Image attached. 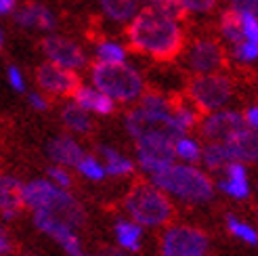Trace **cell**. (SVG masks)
<instances>
[{
  "label": "cell",
  "instance_id": "1",
  "mask_svg": "<svg viewBox=\"0 0 258 256\" xmlns=\"http://www.w3.org/2000/svg\"><path fill=\"white\" fill-rule=\"evenodd\" d=\"M124 28L128 48L153 61L176 59L187 42L183 17L164 15L151 9H141Z\"/></svg>",
  "mask_w": 258,
  "mask_h": 256
},
{
  "label": "cell",
  "instance_id": "2",
  "mask_svg": "<svg viewBox=\"0 0 258 256\" xmlns=\"http://www.w3.org/2000/svg\"><path fill=\"white\" fill-rule=\"evenodd\" d=\"M149 183L185 204H206L214 198V183L193 164H168L149 174Z\"/></svg>",
  "mask_w": 258,
  "mask_h": 256
},
{
  "label": "cell",
  "instance_id": "3",
  "mask_svg": "<svg viewBox=\"0 0 258 256\" xmlns=\"http://www.w3.org/2000/svg\"><path fill=\"white\" fill-rule=\"evenodd\" d=\"M90 84L105 93L115 103H137L145 93V78L133 63H93Z\"/></svg>",
  "mask_w": 258,
  "mask_h": 256
},
{
  "label": "cell",
  "instance_id": "4",
  "mask_svg": "<svg viewBox=\"0 0 258 256\" xmlns=\"http://www.w3.org/2000/svg\"><path fill=\"white\" fill-rule=\"evenodd\" d=\"M21 202L30 210H46L50 214L59 216V219H63L74 229L82 227L86 221V214L78 204V200L70 191L53 185L46 178H36V181H30L28 185H23Z\"/></svg>",
  "mask_w": 258,
  "mask_h": 256
},
{
  "label": "cell",
  "instance_id": "5",
  "mask_svg": "<svg viewBox=\"0 0 258 256\" xmlns=\"http://www.w3.org/2000/svg\"><path fill=\"white\" fill-rule=\"evenodd\" d=\"M128 216L141 227H162L172 219V204L151 183H139L124 200Z\"/></svg>",
  "mask_w": 258,
  "mask_h": 256
},
{
  "label": "cell",
  "instance_id": "6",
  "mask_svg": "<svg viewBox=\"0 0 258 256\" xmlns=\"http://www.w3.org/2000/svg\"><path fill=\"white\" fill-rule=\"evenodd\" d=\"M233 80L227 74H223V70L212 74H198L187 84V99L200 113L229 107V103L233 101Z\"/></svg>",
  "mask_w": 258,
  "mask_h": 256
},
{
  "label": "cell",
  "instance_id": "7",
  "mask_svg": "<svg viewBox=\"0 0 258 256\" xmlns=\"http://www.w3.org/2000/svg\"><path fill=\"white\" fill-rule=\"evenodd\" d=\"M178 57H183V68L189 74L198 76L221 72L227 63V50L214 36H196L185 42Z\"/></svg>",
  "mask_w": 258,
  "mask_h": 256
},
{
  "label": "cell",
  "instance_id": "8",
  "mask_svg": "<svg viewBox=\"0 0 258 256\" xmlns=\"http://www.w3.org/2000/svg\"><path fill=\"white\" fill-rule=\"evenodd\" d=\"M42 53L46 61L55 63L59 68H66L72 72H82L88 66V55L84 46L70 36H63L57 32H50L42 38Z\"/></svg>",
  "mask_w": 258,
  "mask_h": 256
},
{
  "label": "cell",
  "instance_id": "9",
  "mask_svg": "<svg viewBox=\"0 0 258 256\" xmlns=\"http://www.w3.org/2000/svg\"><path fill=\"white\" fill-rule=\"evenodd\" d=\"M135 151H137V162L141 170L147 174H153L168 164L174 162V149H172V139L160 133H149L141 135L135 139Z\"/></svg>",
  "mask_w": 258,
  "mask_h": 256
},
{
  "label": "cell",
  "instance_id": "10",
  "mask_svg": "<svg viewBox=\"0 0 258 256\" xmlns=\"http://www.w3.org/2000/svg\"><path fill=\"white\" fill-rule=\"evenodd\" d=\"M208 250V237L200 229L176 225L162 235V256H204Z\"/></svg>",
  "mask_w": 258,
  "mask_h": 256
},
{
  "label": "cell",
  "instance_id": "11",
  "mask_svg": "<svg viewBox=\"0 0 258 256\" xmlns=\"http://www.w3.org/2000/svg\"><path fill=\"white\" fill-rule=\"evenodd\" d=\"M11 17L17 28L25 32L50 34V32H57V25H59L57 11L53 7H48L46 3H42V0H25V3L17 5Z\"/></svg>",
  "mask_w": 258,
  "mask_h": 256
},
{
  "label": "cell",
  "instance_id": "12",
  "mask_svg": "<svg viewBox=\"0 0 258 256\" xmlns=\"http://www.w3.org/2000/svg\"><path fill=\"white\" fill-rule=\"evenodd\" d=\"M36 82L38 88L50 97H72V93L76 91V86L80 84L78 74L59 68L55 63L44 61L42 66H38L36 70Z\"/></svg>",
  "mask_w": 258,
  "mask_h": 256
},
{
  "label": "cell",
  "instance_id": "13",
  "mask_svg": "<svg viewBox=\"0 0 258 256\" xmlns=\"http://www.w3.org/2000/svg\"><path fill=\"white\" fill-rule=\"evenodd\" d=\"M198 124H200V133L208 141H227L229 137L239 133L241 128H246L241 111L229 109V107L208 111L204 120H200Z\"/></svg>",
  "mask_w": 258,
  "mask_h": 256
},
{
  "label": "cell",
  "instance_id": "14",
  "mask_svg": "<svg viewBox=\"0 0 258 256\" xmlns=\"http://www.w3.org/2000/svg\"><path fill=\"white\" fill-rule=\"evenodd\" d=\"M32 212H34L32 219H34L36 229H40L42 233L53 237L68 254L80 252V239H78V235H76L72 225H68L63 219H59V216L50 214L46 210H32Z\"/></svg>",
  "mask_w": 258,
  "mask_h": 256
},
{
  "label": "cell",
  "instance_id": "15",
  "mask_svg": "<svg viewBox=\"0 0 258 256\" xmlns=\"http://www.w3.org/2000/svg\"><path fill=\"white\" fill-rule=\"evenodd\" d=\"M72 101L78 103L82 109H86L88 113H95V116H111L115 111V105H118L113 99H109L105 93H101L93 84H78L76 91L72 93Z\"/></svg>",
  "mask_w": 258,
  "mask_h": 256
},
{
  "label": "cell",
  "instance_id": "16",
  "mask_svg": "<svg viewBox=\"0 0 258 256\" xmlns=\"http://www.w3.org/2000/svg\"><path fill=\"white\" fill-rule=\"evenodd\" d=\"M95 5L101 19L115 28H124L143 9L141 0H95Z\"/></svg>",
  "mask_w": 258,
  "mask_h": 256
},
{
  "label": "cell",
  "instance_id": "17",
  "mask_svg": "<svg viewBox=\"0 0 258 256\" xmlns=\"http://www.w3.org/2000/svg\"><path fill=\"white\" fill-rule=\"evenodd\" d=\"M216 187L233 200L250 198V178L248 168L243 162H227L225 164V178L216 183Z\"/></svg>",
  "mask_w": 258,
  "mask_h": 256
},
{
  "label": "cell",
  "instance_id": "18",
  "mask_svg": "<svg viewBox=\"0 0 258 256\" xmlns=\"http://www.w3.org/2000/svg\"><path fill=\"white\" fill-rule=\"evenodd\" d=\"M231 162H243V164H254L258 158V139H256V131L252 128H241L239 133H235L233 137H229L227 141H223Z\"/></svg>",
  "mask_w": 258,
  "mask_h": 256
},
{
  "label": "cell",
  "instance_id": "19",
  "mask_svg": "<svg viewBox=\"0 0 258 256\" xmlns=\"http://www.w3.org/2000/svg\"><path fill=\"white\" fill-rule=\"evenodd\" d=\"M46 151H48V158L50 160H53L55 164H59V166H66V168H70V166H76V164L80 162V158L84 156L82 145L74 137H70V135H63V137L53 139L48 143Z\"/></svg>",
  "mask_w": 258,
  "mask_h": 256
},
{
  "label": "cell",
  "instance_id": "20",
  "mask_svg": "<svg viewBox=\"0 0 258 256\" xmlns=\"http://www.w3.org/2000/svg\"><path fill=\"white\" fill-rule=\"evenodd\" d=\"M21 183L19 178L3 174L0 176V212L5 221H13L19 214V208L23 206L21 202Z\"/></svg>",
  "mask_w": 258,
  "mask_h": 256
},
{
  "label": "cell",
  "instance_id": "21",
  "mask_svg": "<svg viewBox=\"0 0 258 256\" xmlns=\"http://www.w3.org/2000/svg\"><path fill=\"white\" fill-rule=\"evenodd\" d=\"M131 48L120 38H111V36H103L93 44V57L97 63H122L128 61Z\"/></svg>",
  "mask_w": 258,
  "mask_h": 256
},
{
  "label": "cell",
  "instance_id": "22",
  "mask_svg": "<svg viewBox=\"0 0 258 256\" xmlns=\"http://www.w3.org/2000/svg\"><path fill=\"white\" fill-rule=\"evenodd\" d=\"M61 120L70 133L88 135L93 131V113H88L78 103H74V101H70V103L61 107Z\"/></svg>",
  "mask_w": 258,
  "mask_h": 256
},
{
  "label": "cell",
  "instance_id": "23",
  "mask_svg": "<svg viewBox=\"0 0 258 256\" xmlns=\"http://www.w3.org/2000/svg\"><path fill=\"white\" fill-rule=\"evenodd\" d=\"M113 233H115V241L118 246L126 252H137L141 250V244H143V227L137 225L133 219H120L115 221L113 227Z\"/></svg>",
  "mask_w": 258,
  "mask_h": 256
},
{
  "label": "cell",
  "instance_id": "24",
  "mask_svg": "<svg viewBox=\"0 0 258 256\" xmlns=\"http://www.w3.org/2000/svg\"><path fill=\"white\" fill-rule=\"evenodd\" d=\"M99 153L103 158H105V164H103V168H105V174L107 176H126L135 170V164L131 158L122 156L120 151H115L113 147H107V145H101L99 147Z\"/></svg>",
  "mask_w": 258,
  "mask_h": 256
},
{
  "label": "cell",
  "instance_id": "25",
  "mask_svg": "<svg viewBox=\"0 0 258 256\" xmlns=\"http://www.w3.org/2000/svg\"><path fill=\"white\" fill-rule=\"evenodd\" d=\"M216 30H218V40L229 44V46L235 44L237 40H241V30H239L237 13L231 11V9H225L221 15H218Z\"/></svg>",
  "mask_w": 258,
  "mask_h": 256
},
{
  "label": "cell",
  "instance_id": "26",
  "mask_svg": "<svg viewBox=\"0 0 258 256\" xmlns=\"http://www.w3.org/2000/svg\"><path fill=\"white\" fill-rule=\"evenodd\" d=\"M172 149H174V158L183 160L185 164H196L200 162L202 156V145L196 137H191L189 133L180 135L172 141Z\"/></svg>",
  "mask_w": 258,
  "mask_h": 256
},
{
  "label": "cell",
  "instance_id": "27",
  "mask_svg": "<svg viewBox=\"0 0 258 256\" xmlns=\"http://www.w3.org/2000/svg\"><path fill=\"white\" fill-rule=\"evenodd\" d=\"M200 160L204 162V166L208 170H221V168H225L227 162H231L229 151L223 141H210V143L202 149Z\"/></svg>",
  "mask_w": 258,
  "mask_h": 256
},
{
  "label": "cell",
  "instance_id": "28",
  "mask_svg": "<svg viewBox=\"0 0 258 256\" xmlns=\"http://www.w3.org/2000/svg\"><path fill=\"white\" fill-rule=\"evenodd\" d=\"M227 57L233 59L237 66H254L258 59V40H246V38H241V40L229 46Z\"/></svg>",
  "mask_w": 258,
  "mask_h": 256
},
{
  "label": "cell",
  "instance_id": "29",
  "mask_svg": "<svg viewBox=\"0 0 258 256\" xmlns=\"http://www.w3.org/2000/svg\"><path fill=\"white\" fill-rule=\"evenodd\" d=\"M183 17H208L218 9L221 0H176Z\"/></svg>",
  "mask_w": 258,
  "mask_h": 256
},
{
  "label": "cell",
  "instance_id": "30",
  "mask_svg": "<svg viewBox=\"0 0 258 256\" xmlns=\"http://www.w3.org/2000/svg\"><path fill=\"white\" fill-rule=\"evenodd\" d=\"M76 168H78V172L84 178H88V181H103V178L107 176L103 164L95 156H88V153H84V156L80 158V162L76 164Z\"/></svg>",
  "mask_w": 258,
  "mask_h": 256
},
{
  "label": "cell",
  "instance_id": "31",
  "mask_svg": "<svg viewBox=\"0 0 258 256\" xmlns=\"http://www.w3.org/2000/svg\"><path fill=\"white\" fill-rule=\"evenodd\" d=\"M227 227H229L231 233H233L235 237H239L241 241H246V244H250V246H256L258 244L256 229L252 225H248L246 221L237 219V216H229V219H227Z\"/></svg>",
  "mask_w": 258,
  "mask_h": 256
},
{
  "label": "cell",
  "instance_id": "32",
  "mask_svg": "<svg viewBox=\"0 0 258 256\" xmlns=\"http://www.w3.org/2000/svg\"><path fill=\"white\" fill-rule=\"evenodd\" d=\"M239 19L241 38L246 40H258V15L256 11H235Z\"/></svg>",
  "mask_w": 258,
  "mask_h": 256
},
{
  "label": "cell",
  "instance_id": "33",
  "mask_svg": "<svg viewBox=\"0 0 258 256\" xmlns=\"http://www.w3.org/2000/svg\"><path fill=\"white\" fill-rule=\"evenodd\" d=\"M141 5H143V9L158 11V13H164V15L183 17V13H180V7H178L176 0H141Z\"/></svg>",
  "mask_w": 258,
  "mask_h": 256
},
{
  "label": "cell",
  "instance_id": "34",
  "mask_svg": "<svg viewBox=\"0 0 258 256\" xmlns=\"http://www.w3.org/2000/svg\"><path fill=\"white\" fill-rule=\"evenodd\" d=\"M48 176H50L48 181L53 183V185H57V187H61V189H70L72 187V176L66 170V166H59V164L50 166V168H48Z\"/></svg>",
  "mask_w": 258,
  "mask_h": 256
},
{
  "label": "cell",
  "instance_id": "35",
  "mask_svg": "<svg viewBox=\"0 0 258 256\" xmlns=\"http://www.w3.org/2000/svg\"><path fill=\"white\" fill-rule=\"evenodd\" d=\"M7 82L15 93H25L28 91V82H25V76L17 66H9L7 68Z\"/></svg>",
  "mask_w": 258,
  "mask_h": 256
},
{
  "label": "cell",
  "instance_id": "36",
  "mask_svg": "<svg viewBox=\"0 0 258 256\" xmlns=\"http://www.w3.org/2000/svg\"><path fill=\"white\" fill-rule=\"evenodd\" d=\"M28 103L36 109V111H46L48 109V97L42 91H34L28 95Z\"/></svg>",
  "mask_w": 258,
  "mask_h": 256
},
{
  "label": "cell",
  "instance_id": "37",
  "mask_svg": "<svg viewBox=\"0 0 258 256\" xmlns=\"http://www.w3.org/2000/svg\"><path fill=\"white\" fill-rule=\"evenodd\" d=\"M227 5L231 11H256L258 0H227Z\"/></svg>",
  "mask_w": 258,
  "mask_h": 256
},
{
  "label": "cell",
  "instance_id": "38",
  "mask_svg": "<svg viewBox=\"0 0 258 256\" xmlns=\"http://www.w3.org/2000/svg\"><path fill=\"white\" fill-rule=\"evenodd\" d=\"M241 116H243V122H246V126L252 128V131H256V128H258V107L256 105H250L246 111L241 113Z\"/></svg>",
  "mask_w": 258,
  "mask_h": 256
},
{
  "label": "cell",
  "instance_id": "39",
  "mask_svg": "<svg viewBox=\"0 0 258 256\" xmlns=\"http://www.w3.org/2000/svg\"><path fill=\"white\" fill-rule=\"evenodd\" d=\"M17 5L19 0H0V17H11Z\"/></svg>",
  "mask_w": 258,
  "mask_h": 256
},
{
  "label": "cell",
  "instance_id": "40",
  "mask_svg": "<svg viewBox=\"0 0 258 256\" xmlns=\"http://www.w3.org/2000/svg\"><path fill=\"white\" fill-rule=\"evenodd\" d=\"M9 250H11V241H9L7 233H5V229L0 227V256H5Z\"/></svg>",
  "mask_w": 258,
  "mask_h": 256
},
{
  "label": "cell",
  "instance_id": "41",
  "mask_svg": "<svg viewBox=\"0 0 258 256\" xmlns=\"http://www.w3.org/2000/svg\"><path fill=\"white\" fill-rule=\"evenodd\" d=\"M103 256H131V254H128L126 250H113V248H109V250H105V252H103Z\"/></svg>",
  "mask_w": 258,
  "mask_h": 256
},
{
  "label": "cell",
  "instance_id": "42",
  "mask_svg": "<svg viewBox=\"0 0 258 256\" xmlns=\"http://www.w3.org/2000/svg\"><path fill=\"white\" fill-rule=\"evenodd\" d=\"M3 44H5V32H3V28H0V48H3Z\"/></svg>",
  "mask_w": 258,
  "mask_h": 256
},
{
  "label": "cell",
  "instance_id": "43",
  "mask_svg": "<svg viewBox=\"0 0 258 256\" xmlns=\"http://www.w3.org/2000/svg\"><path fill=\"white\" fill-rule=\"evenodd\" d=\"M70 256H86V254H80V252H74V254H70Z\"/></svg>",
  "mask_w": 258,
  "mask_h": 256
},
{
  "label": "cell",
  "instance_id": "44",
  "mask_svg": "<svg viewBox=\"0 0 258 256\" xmlns=\"http://www.w3.org/2000/svg\"><path fill=\"white\" fill-rule=\"evenodd\" d=\"M204 256H206V254H204Z\"/></svg>",
  "mask_w": 258,
  "mask_h": 256
}]
</instances>
